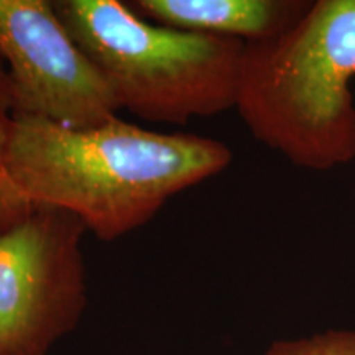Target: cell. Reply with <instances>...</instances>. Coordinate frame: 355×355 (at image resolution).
Returning a JSON list of instances; mask_svg holds the SVG:
<instances>
[{"label":"cell","mask_w":355,"mask_h":355,"mask_svg":"<svg viewBox=\"0 0 355 355\" xmlns=\"http://www.w3.org/2000/svg\"><path fill=\"white\" fill-rule=\"evenodd\" d=\"M232 162L224 141L162 133L115 117L69 128L13 115L2 165L37 206L76 216L110 242L150 222L173 196L219 175Z\"/></svg>","instance_id":"1"},{"label":"cell","mask_w":355,"mask_h":355,"mask_svg":"<svg viewBox=\"0 0 355 355\" xmlns=\"http://www.w3.org/2000/svg\"><path fill=\"white\" fill-rule=\"evenodd\" d=\"M355 0H313L279 37L247 43L235 110L257 141L309 171L355 159Z\"/></svg>","instance_id":"2"},{"label":"cell","mask_w":355,"mask_h":355,"mask_svg":"<svg viewBox=\"0 0 355 355\" xmlns=\"http://www.w3.org/2000/svg\"><path fill=\"white\" fill-rule=\"evenodd\" d=\"M71 37L97 64L121 109L184 125L235 109L245 44L162 26L121 0H55Z\"/></svg>","instance_id":"3"},{"label":"cell","mask_w":355,"mask_h":355,"mask_svg":"<svg viewBox=\"0 0 355 355\" xmlns=\"http://www.w3.org/2000/svg\"><path fill=\"white\" fill-rule=\"evenodd\" d=\"M76 216L37 206L0 229V355H50L78 327L87 306Z\"/></svg>","instance_id":"4"},{"label":"cell","mask_w":355,"mask_h":355,"mask_svg":"<svg viewBox=\"0 0 355 355\" xmlns=\"http://www.w3.org/2000/svg\"><path fill=\"white\" fill-rule=\"evenodd\" d=\"M0 55L12 83L13 115L92 128L122 110L51 0H0Z\"/></svg>","instance_id":"5"},{"label":"cell","mask_w":355,"mask_h":355,"mask_svg":"<svg viewBox=\"0 0 355 355\" xmlns=\"http://www.w3.org/2000/svg\"><path fill=\"white\" fill-rule=\"evenodd\" d=\"M313 0H128L141 19L162 26L241 40L268 42L301 20Z\"/></svg>","instance_id":"6"},{"label":"cell","mask_w":355,"mask_h":355,"mask_svg":"<svg viewBox=\"0 0 355 355\" xmlns=\"http://www.w3.org/2000/svg\"><path fill=\"white\" fill-rule=\"evenodd\" d=\"M263 355H355V329H329L273 340Z\"/></svg>","instance_id":"7"},{"label":"cell","mask_w":355,"mask_h":355,"mask_svg":"<svg viewBox=\"0 0 355 355\" xmlns=\"http://www.w3.org/2000/svg\"><path fill=\"white\" fill-rule=\"evenodd\" d=\"M33 206L0 162V229L24 219L32 212Z\"/></svg>","instance_id":"8"},{"label":"cell","mask_w":355,"mask_h":355,"mask_svg":"<svg viewBox=\"0 0 355 355\" xmlns=\"http://www.w3.org/2000/svg\"><path fill=\"white\" fill-rule=\"evenodd\" d=\"M13 122V94L12 83L8 71L0 55V162H2L3 150H6L8 133H10Z\"/></svg>","instance_id":"9"},{"label":"cell","mask_w":355,"mask_h":355,"mask_svg":"<svg viewBox=\"0 0 355 355\" xmlns=\"http://www.w3.org/2000/svg\"><path fill=\"white\" fill-rule=\"evenodd\" d=\"M352 196H354V206H355V180H354V186H352Z\"/></svg>","instance_id":"10"}]
</instances>
